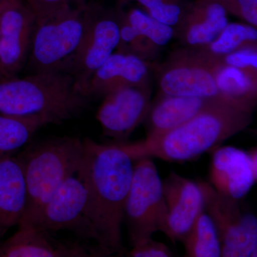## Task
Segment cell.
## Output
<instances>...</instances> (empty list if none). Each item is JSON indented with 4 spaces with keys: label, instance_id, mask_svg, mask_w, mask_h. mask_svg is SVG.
<instances>
[{
    "label": "cell",
    "instance_id": "obj_18",
    "mask_svg": "<svg viewBox=\"0 0 257 257\" xmlns=\"http://www.w3.org/2000/svg\"><path fill=\"white\" fill-rule=\"evenodd\" d=\"M28 193L23 161L13 153H0V226L18 225L26 207Z\"/></svg>",
    "mask_w": 257,
    "mask_h": 257
},
{
    "label": "cell",
    "instance_id": "obj_32",
    "mask_svg": "<svg viewBox=\"0 0 257 257\" xmlns=\"http://www.w3.org/2000/svg\"><path fill=\"white\" fill-rule=\"evenodd\" d=\"M5 230L3 229V228L0 226V238H1L2 235L4 234Z\"/></svg>",
    "mask_w": 257,
    "mask_h": 257
},
{
    "label": "cell",
    "instance_id": "obj_24",
    "mask_svg": "<svg viewBox=\"0 0 257 257\" xmlns=\"http://www.w3.org/2000/svg\"><path fill=\"white\" fill-rule=\"evenodd\" d=\"M124 15L132 27L157 47L165 46L175 37V28L157 21L143 10L134 8Z\"/></svg>",
    "mask_w": 257,
    "mask_h": 257
},
{
    "label": "cell",
    "instance_id": "obj_15",
    "mask_svg": "<svg viewBox=\"0 0 257 257\" xmlns=\"http://www.w3.org/2000/svg\"><path fill=\"white\" fill-rule=\"evenodd\" d=\"M163 182L168 211L167 236L174 243L182 242L197 216L204 211V197L197 182L171 172Z\"/></svg>",
    "mask_w": 257,
    "mask_h": 257
},
{
    "label": "cell",
    "instance_id": "obj_5",
    "mask_svg": "<svg viewBox=\"0 0 257 257\" xmlns=\"http://www.w3.org/2000/svg\"><path fill=\"white\" fill-rule=\"evenodd\" d=\"M89 23L87 5L71 6L36 20L28 60L32 73H70Z\"/></svg>",
    "mask_w": 257,
    "mask_h": 257
},
{
    "label": "cell",
    "instance_id": "obj_7",
    "mask_svg": "<svg viewBox=\"0 0 257 257\" xmlns=\"http://www.w3.org/2000/svg\"><path fill=\"white\" fill-rule=\"evenodd\" d=\"M204 197V211L211 218L221 243V256H256L257 220L243 212L239 202L223 197L209 182L197 181Z\"/></svg>",
    "mask_w": 257,
    "mask_h": 257
},
{
    "label": "cell",
    "instance_id": "obj_34",
    "mask_svg": "<svg viewBox=\"0 0 257 257\" xmlns=\"http://www.w3.org/2000/svg\"><path fill=\"white\" fill-rule=\"evenodd\" d=\"M0 5H1V4H0ZM2 79L1 74H0V79Z\"/></svg>",
    "mask_w": 257,
    "mask_h": 257
},
{
    "label": "cell",
    "instance_id": "obj_31",
    "mask_svg": "<svg viewBox=\"0 0 257 257\" xmlns=\"http://www.w3.org/2000/svg\"><path fill=\"white\" fill-rule=\"evenodd\" d=\"M75 1L78 6H84V5H86V0H75Z\"/></svg>",
    "mask_w": 257,
    "mask_h": 257
},
{
    "label": "cell",
    "instance_id": "obj_30",
    "mask_svg": "<svg viewBox=\"0 0 257 257\" xmlns=\"http://www.w3.org/2000/svg\"><path fill=\"white\" fill-rule=\"evenodd\" d=\"M233 11L248 25H257V0H234Z\"/></svg>",
    "mask_w": 257,
    "mask_h": 257
},
{
    "label": "cell",
    "instance_id": "obj_28",
    "mask_svg": "<svg viewBox=\"0 0 257 257\" xmlns=\"http://www.w3.org/2000/svg\"><path fill=\"white\" fill-rule=\"evenodd\" d=\"M133 248L126 253L131 257H172L173 253L170 248L151 237L143 238L133 243Z\"/></svg>",
    "mask_w": 257,
    "mask_h": 257
},
{
    "label": "cell",
    "instance_id": "obj_33",
    "mask_svg": "<svg viewBox=\"0 0 257 257\" xmlns=\"http://www.w3.org/2000/svg\"><path fill=\"white\" fill-rule=\"evenodd\" d=\"M4 1V0H0V4H1Z\"/></svg>",
    "mask_w": 257,
    "mask_h": 257
},
{
    "label": "cell",
    "instance_id": "obj_1",
    "mask_svg": "<svg viewBox=\"0 0 257 257\" xmlns=\"http://www.w3.org/2000/svg\"><path fill=\"white\" fill-rule=\"evenodd\" d=\"M83 155L76 176L87 192V215L94 226L96 245L106 256L125 252L121 237L125 202L135 161L116 143L83 140Z\"/></svg>",
    "mask_w": 257,
    "mask_h": 257
},
{
    "label": "cell",
    "instance_id": "obj_17",
    "mask_svg": "<svg viewBox=\"0 0 257 257\" xmlns=\"http://www.w3.org/2000/svg\"><path fill=\"white\" fill-rule=\"evenodd\" d=\"M150 67L145 59L116 50L94 72L88 83V96H104L125 86L148 84Z\"/></svg>",
    "mask_w": 257,
    "mask_h": 257
},
{
    "label": "cell",
    "instance_id": "obj_27",
    "mask_svg": "<svg viewBox=\"0 0 257 257\" xmlns=\"http://www.w3.org/2000/svg\"><path fill=\"white\" fill-rule=\"evenodd\" d=\"M213 60L219 61L221 63L237 67V68L257 71L256 45L243 47L239 50L234 51L231 53L222 56L219 58L213 59Z\"/></svg>",
    "mask_w": 257,
    "mask_h": 257
},
{
    "label": "cell",
    "instance_id": "obj_4",
    "mask_svg": "<svg viewBox=\"0 0 257 257\" xmlns=\"http://www.w3.org/2000/svg\"><path fill=\"white\" fill-rule=\"evenodd\" d=\"M83 150V140L64 137L32 145L19 155L23 161L28 199L18 224H37L56 191L77 174Z\"/></svg>",
    "mask_w": 257,
    "mask_h": 257
},
{
    "label": "cell",
    "instance_id": "obj_29",
    "mask_svg": "<svg viewBox=\"0 0 257 257\" xmlns=\"http://www.w3.org/2000/svg\"><path fill=\"white\" fill-rule=\"evenodd\" d=\"M27 5L36 16V20L45 18L71 6H78L75 0H26Z\"/></svg>",
    "mask_w": 257,
    "mask_h": 257
},
{
    "label": "cell",
    "instance_id": "obj_26",
    "mask_svg": "<svg viewBox=\"0 0 257 257\" xmlns=\"http://www.w3.org/2000/svg\"><path fill=\"white\" fill-rule=\"evenodd\" d=\"M147 10V13L157 21L174 27L179 26L184 18L179 5L170 0H138Z\"/></svg>",
    "mask_w": 257,
    "mask_h": 257
},
{
    "label": "cell",
    "instance_id": "obj_25",
    "mask_svg": "<svg viewBox=\"0 0 257 257\" xmlns=\"http://www.w3.org/2000/svg\"><path fill=\"white\" fill-rule=\"evenodd\" d=\"M117 16L119 43L116 50L132 52L145 60L156 55L158 47L134 29L128 23L124 13H118Z\"/></svg>",
    "mask_w": 257,
    "mask_h": 257
},
{
    "label": "cell",
    "instance_id": "obj_14",
    "mask_svg": "<svg viewBox=\"0 0 257 257\" xmlns=\"http://www.w3.org/2000/svg\"><path fill=\"white\" fill-rule=\"evenodd\" d=\"M18 226V231L0 244V257L106 256L98 245L61 242L46 230L29 224Z\"/></svg>",
    "mask_w": 257,
    "mask_h": 257
},
{
    "label": "cell",
    "instance_id": "obj_9",
    "mask_svg": "<svg viewBox=\"0 0 257 257\" xmlns=\"http://www.w3.org/2000/svg\"><path fill=\"white\" fill-rule=\"evenodd\" d=\"M36 16L22 0L0 5V74L16 77L28 62Z\"/></svg>",
    "mask_w": 257,
    "mask_h": 257
},
{
    "label": "cell",
    "instance_id": "obj_11",
    "mask_svg": "<svg viewBox=\"0 0 257 257\" xmlns=\"http://www.w3.org/2000/svg\"><path fill=\"white\" fill-rule=\"evenodd\" d=\"M87 34L76 56L70 74L87 96V87L94 72L117 50L119 28L117 14L89 7Z\"/></svg>",
    "mask_w": 257,
    "mask_h": 257
},
{
    "label": "cell",
    "instance_id": "obj_22",
    "mask_svg": "<svg viewBox=\"0 0 257 257\" xmlns=\"http://www.w3.org/2000/svg\"><path fill=\"white\" fill-rule=\"evenodd\" d=\"M256 27L248 24L228 23L214 41L194 50L207 58L216 59L243 47L256 45Z\"/></svg>",
    "mask_w": 257,
    "mask_h": 257
},
{
    "label": "cell",
    "instance_id": "obj_21",
    "mask_svg": "<svg viewBox=\"0 0 257 257\" xmlns=\"http://www.w3.org/2000/svg\"><path fill=\"white\" fill-rule=\"evenodd\" d=\"M54 123L45 116L0 114V153H13L25 145L44 125Z\"/></svg>",
    "mask_w": 257,
    "mask_h": 257
},
{
    "label": "cell",
    "instance_id": "obj_23",
    "mask_svg": "<svg viewBox=\"0 0 257 257\" xmlns=\"http://www.w3.org/2000/svg\"><path fill=\"white\" fill-rule=\"evenodd\" d=\"M182 243L185 256L219 257L221 255V243L215 226L204 211L197 216Z\"/></svg>",
    "mask_w": 257,
    "mask_h": 257
},
{
    "label": "cell",
    "instance_id": "obj_13",
    "mask_svg": "<svg viewBox=\"0 0 257 257\" xmlns=\"http://www.w3.org/2000/svg\"><path fill=\"white\" fill-rule=\"evenodd\" d=\"M257 151L234 147H217L212 151L209 183L223 197L239 202L256 182Z\"/></svg>",
    "mask_w": 257,
    "mask_h": 257
},
{
    "label": "cell",
    "instance_id": "obj_19",
    "mask_svg": "<svg viewBox=\"0 0 257 257\" xmlns=\"http://www.w3.org/2000/svg\"><path fill=\"white\" fill-rule=\"evenodd\" d=\"M224 3L219 0H206L184 15L178 26L181 40L194 50L207 46L229 23Z\"/></svg>",
    "mask_w": 257,
    "mask_h": 257
},
{
    "label": "cell",
    "instance_id": "obj_12",
    "mask_svg": "<svg viewBox=\"0 0 257 257\" xmlns=\"http://www.w3.org/2000/svg\"><path fill=\"white\" fill-rule=\"evenodd\" d=\"M158 82L166 95L224 98L216 87L207 61L192 49L175 54L164 64Z\"/></svg>",
    "mask_w": 257,
    "mask_h": 257
},
{
    "label": "cell",
    "instance_id": "obj_20",
    "mask_svg": "<svg viewBox=\"0 0 257 257\" xmlns=\"http://www.w3.org/2000/svg\"><path fill=\"white\" fill-rule=\"evenodd\" d=\"M202 57L210 66L216 87L221 95L254 111L257 97V71L237 68Z\"/></svg>",
    "mask_w": 257,
    "mask_h": 257
},
{
    "label": "cell",
    "instance_id": "obj_6",
    "mask_svg": "<svg viewBox=\"0 0 257 257\" xmlns=\"http://www.w3.org/2000/svg\"><path fill=\"white\" fill-rule=\"evenodd\" d=\"M124 220L132 244L143 238L151 237L157 231L167 236L168 211L163 182L152 158L143 157L135 161Z\"/></svg>",
    "mask_w": 257,
    "mask_h": 257
},
{
    "label": "cell",
    "instance_id": "obj_3",
    "mask_svg": "<svg viewBox=\"0 0 257 257\" xmlns=\"http://www.w3.org/2000/svg\"><path fill=\"white\" fill-rule=\"evenodd\" d=\"M89 96L72 74L37 72L0 79V114L47 116L60 123L79 112Z\"/></svg>",
    "mask_w": 257,
    "mask_h": 257
},
{
    "label": "cell",
    "instance_id": "obj_2",
    "mask_svg": "<svg viewBox=\"0 0 257 257\" xmlns=\"http://www.w3.org/2000/svg\"><path fill=\"white\" fill-rule=\"evenodd\" d=\"M252 111L226 103L210 108L184 124L153 139L116 143L134 161L143 157L171 162L197 159L248 127Z\"/></svg>",
    "mask_w": 257,
    "mask_h": 257
},
{
    "label": "cell",
    "instance_id": "obj_16",
    "mask_svg": "<svg viewBox=\"0 0 257 257\" xmlns=\"http://www.w3.org/2000/svg\"><path fill=\"white\" fill-rule=\"evenodd\" d=\"M226 103L246 109L224 98L171 96L162 94L152 105L151 104L145 117L146 139L161 136L203 111Z\"/></svg>",
    "mask_w": 257,
    "mask_h": 257
},
{
    "label": "cell",
    "instance_id": "obj_8",
    "mask_svg": "<svg viewBox=\"0 0 257 257\" xmlns=\"http://www.w3.org/2000/svg\"><path fill=\"white\" fill-rule=\"evenodd\" d=\"M151 88L145 85L125 86L104 95L96 113L103 135L114 143L128 142L139 125L145 121L151 105Z\"/></svg>",
    "mask_w": 257,
    "mask_h": 257
},
{
    "label": "cell",
    "instance_id": "obj_10",
    "mask_svg": "<svg viewBox=\"0 0 257 257\" xmlns=\"http://www.w3.org/2000/svg\"><path fill=\"white\" fill-rule=\"evenodd\" d=\"M34 226L48 231L69 230L96 243L95 231L87 215V189L77 176L69 177L56 191Z\"/></svg>",
    "mask_w": 257,
    "mask_h": 257
}]
</instances>
